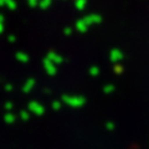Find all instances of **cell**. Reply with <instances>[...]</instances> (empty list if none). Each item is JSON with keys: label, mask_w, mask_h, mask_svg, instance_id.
<instances>
[]
</instances>
